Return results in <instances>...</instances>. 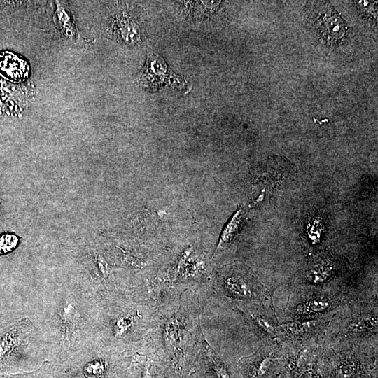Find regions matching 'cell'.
Returning a JSON list of instances; mask_svg holds the SVG:
<instances>
[{
    "label": "cell",
    "instance_id": "6da1fadb",
    "mask_svg": "<svg viewBox=\"0 0 378 378\" xmlns=\"http://www.w3.org/2000/svg\"><path fill=\"white\" fill-rule=\"evenodd\" d=\"M31 333V326L27 318L0 330V374L24 372L22 357Z\"/></svg>",
    "mask_w": 378,
    "mask_h": 378
},
{
    "label": "cell",
    "instance_id": "7a4b0ae2",
    "mask_svg": "<svg viewBox=\"0 0 378 378\" xmlns=\"http://www.w3.org/2000/svg\"><path fill=\"white\" fill-rule=\"evenodd\" d=\"M27 62L18 55L4 52L0 54V75L12 82H22L29 76Z\"/></svg>",
    "mask_w": 378,
    "mask_h": 378
},
{
    "label": "cell",
    "instance_id": "3957f363",
    "mask_svg": "<svg viewBox=\"0 0 378 378\" xmlns=\"http://www.w3.org/2000/svg\"><path fill=\"white\" fill-rule=\"evenodd\" d=\"M61 341L64 345L75 343L81 330V316L77 309L68 304L63 307L61 315Z\"/></svg>",
    "mask_w": 378,
    "mask_h": 378
},
{
    "label": "cell",
    "instance_id": "277c9868",
    "mask_svg": "<svg viewBox=\"0 0 378 378\" xmlns=\"http://www.w3.org/2000/svg\"><path fill=\"white\" fill-rule=\"evenodd\" d=\"M318 34L326 41L335 42L345 34L346 27L340 15L333 10H328L316 22Z\"/></svg>",
    "mask_w": 378,
    "mask_h": 378
},
{
    "label": "cell",
    "instance_id": "5b68a950",
    "mask_svg": "<svg viewBox=\"0 0 378 378\" xmlns=\"http://www.w3.org/2000/svg\"><path fill=\"white\" fill-rule=\"evenodd\" d=\"M18 378H73L59 362H44L37 370L18 373Z\"/></svg>",
    "mask_w": 378,
    "mask_h": 378
},
{
    "label": "cell",
    "instance_id": "8992f818",
    "mask_svg": "<svg viewBox=\"0 0 378 378\" xmlns=\"http://www.w3.org/2000/svg\"><path fill=\"white\" fill-rule=\"evenodd\" d=\"M331 306L330 299L325 297H317L305 301L296 307V314L309 315L323 312Z\"/></svg>",
    "mask_w": 378,
    "mask_h": 378
},
{
    "label": "cell",
    "instance_id": "52a82bcc",
    "mask_svg": "<svg viewBox=\"0 0 378 378\" xmlns=\"http://www.w3.org/2000/svg\"><path fill=\"white\" fill-rule=\"evenodd\" d=\"M318 321H295L280 326L281 329L290 336H301L318 326Z\"/></svg>",
    "mask_w": 378,
    "mask_h": 378
},
{
    "label": "cell",
    "instance_id": "ba28073f",
    "mask_svg": "<svg viewBox=\"0 0 378 378\" xmlns=\"http://www.w3.org/2000/svg\"><path fill=\"white\" fill-rule=\"evenodd\" d=\"M225 285L226 289L234 295L247 296L250 294V291L246 286V284L241 279L236 277H228L225 281Z\"/></svg>",
    "mask_w": 378,
    "mask_h": 378
},
{
    "label": "cell",
    "instance_id": "9c48e42d",
    "mask_svg": "<svg viewBox=\"0 0 378 378\" xmlns=\"http://www.w3.org/2000/svg\"><path fill=\"white\" fill-rule=\"evenodd\" d=\"M20 242L19 237L10 232H4L0 234V255H5L13 251Z\"/></svg>",
    "mask_w": 378,
    "mask_h": 378
},
{
    "label": "cell",
    "instance_id": "30bf717a",
    "mask_svg": "<svg viewBox=\"0 0 378 378\" xmlns=\"http://www.w3.org/2000/svg\"><path fill=\"white\" fill-rule=\"evenodd\" d=\"M331 275V268L324 265H317L309 272V277L314 284L326 281Z\"/></svg>",
    "mask_w": 378,
    "mask_h": 378
},
{
    "label": "cell",
    "instance_id": "8fae6325",
    "mask_svg": "<svg viewBox=\"0 0 378 378\" xmlns=\"http://www.w3.org/2000/svg\"><path fill=\"white\" fill-rule=\"evenodd\" d=\"M58 23L67 36H72L74 34V27L71 19L67 12L60 6L57 7L56 12Z\"/></svg>",
    "mask_w": 378,
    "mask_h": 378
},
{
    "label": "cell",
    "instance_id": "7c38bea8",
    "mask_svg": "<svg viewBox=\"0 0 378 378\" xmlns=\"http://www.w3.org/2000/svg\"><path fill=\"white\" fill-rule=\"evenodd\" d=\"M134 318L130 315L122 316L118 318L114 326L115 336H122L132 327Z\"/></svg>",
    "mask_w": 378,
    "mask_h": 378
},
{
    "label": "cell",
    "instance_id": "4fadbf2b",
    "mask_svg": "<svg viewBox=\"0 0 378 378\" xmlns=\"http://www.w3.org/2000/svg\"><path fill=\"white\" fill-rule=\"evenodd\" d=\"M370 324H372V323L370 321L364 318H360L351 322L349 324V330L352 332H363L370 328Z\"/></svg>",
    "mask_w": 378,
    "mask_h": 378
},
{
    "label": "cell",
    "instance_id": "5bb4252c",
    "mask_svg": "<svg viewBox=\"0 0 378 378\" xmlns=\"http://www.w3.org/2000/svg\"><path fill=\"white\" fill-rule=\"evenodd\" d=\"M253 318L255 319L258 325L268 333L272 335L275 334L276 330L274 326H272L270 321L265 317L262 316H255Z\"/></svg>",
    "mask_w": 378,
    "mask_h": 378
},
{
    "label": "cell",
    "instance_id": "9a60e30c",
    "mask_svg": "<svg viewBox=\"0 0 378 378\" xmlns=\"http://www.w3.org/2000/svg\"><path fill=\"white\" fill-rule=\"evenodd\" d=\"M0 378H18V373H15V374H0Z\"/></svg>",
    "mask_w": 378,
    "mask_h": 378
}]
</instances>
